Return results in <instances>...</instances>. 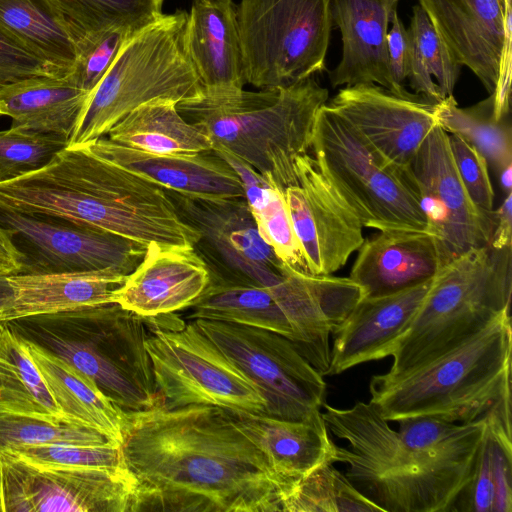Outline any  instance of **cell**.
<instances>
[{"instance_id": "1", "label": "cell", "mask_w": 512, "mask_h": 512, "mask_svg": "<svg viewBox=\"0 0 512 512\" xmlns=\"http://www.w3.org/2000/svg\"><path fill=\"white\" fill-rule=\"evenodd\" d=\"M122 436L130 512L283 511L287 486L226 409L125 412Z\"/></svg>"}, {"instance_id": "2", "label": "cell", "mask_w": 512, "mask_h": 512, "mask_svg": "<svg viewBox=\"0 0 512 512\" xmlns=\"http://www.w3.org/2000/svg\"><path fill=\"white\" fill-rule=\"evenodd\" d=\"M322 416L345 440V476L384 512H451L469 482L482 439L484 416L467 423L430 416L398 420L392 429L370 403L339 409L324 403Z\"/></svg>"}, {"instance_id": "3", "label": "cell", "mask_w": 512, "mask_h": 512, "mask_svg": "<svg viewBox=\"0 0 512 512\" xmlns=\"http://www.w3.org/2000/svg\"><path fill=\"white\" fill-rule=\"evenodd\" d=\"M0 209L63 218L146 246L190 249L200 238L163 187L84 146H67L42 168L0 182Z\"/></svg>"}, {"instance_id": "4", "label": "cell", "mask_w": 512, "mask_h": 512, "mask_svg": "<svg viewBox=\"0 0 512 512\" xmlns=\"http://www.w3.org/2000/svg\"><path fill=\"white\" fill-rule=\"evenodd\" d=\"M329 91L313 77L286 87L205 93L177 103L213 148H222L285 190L296 182V159L309 153L319 109Z\"/></svg>"}, {"instance_id": "5", "label": "cell", "mask_w": 512, "mask_h": 512, "mask_svg": "<svg viewBox=\"0 0 512 512\" xmlns=\"http://www.w3.org/2000/svg\"><path fill=\"white\" fill-rule=\"evenodd\" d=\"M512 326L504 312L454 349L392 380L374 375L370 403L387 421L430 416L467 423L512 392Z\"/></svg>"}, {"instance_id": "6", "label": "cell", "mask_w": 512, "mask_h": 512, "mask_svg": "<svg viewBox=\"0 0 512 512\" xmlns=\"http://www.w3.org/2000/svg\"><path fill=\"white\" fill-rule=\"evenodd\" d=\"M512 246L477 247L442 265L415 317L395 345L392 380L467 341L504 312H510Z\"/></svg>"}, {"instance_id": "7", "label": "cell", "mask_w": 512, "mask_h": 512, "mask_svg": "<svg viewBox=\"0 0 512 512\" xmlns=\"http://www.w3.org/2000/svg\"><path fill=\"white\" fill-rule=\"evenodd\" d=\"M187 12L161 14L134 31L91 92L68 147L107 135L138 106L158 99L180 102L202 93L185 43Z\"/></svg>"}, {"instance_id": "8", "label": "cell", "mask_w": 512, "mask_h": 512, "mask_svg": "<svg viewBox=\"0 0 512 512\" xmlns=\"http://www.w3.org/2000/svg\"><path fill=\"white\" fill-rule=\"evenodd\" d=\"M310 150L364 227L430 233L411 168L388 159L327 103L317 113Z\"/></svg>"}, {"instance_id": "9", "label": "cell", "mask_w": 512, "mask_h": 512, "mask_svg": "<svg viewBox=\"0 0 512 512\" xmlns=\"http://www.w3.org/2000/svg\"><path fill=\"white\" fill-rule=\"evenodd\" d=\"M146 349L159 406L209 405L266 413L262 395L194 321L173 313L146 317Z\"/></svg>"}, {"instance_id": "10", "label": "cell", "mask_w": 512, "mask_h": 512, "mask_svg": "<svg viewBox=\"0 0 512 512\" xmlns=\"http://www.w3.org/2000/svg\"><path fill=\"white\" fill-rule=\"evenodd\" d=\"M236 16L247 84L286 87L325 69L330 0H240Z\"/></svg>"}, {"instance_id": "11", "label": "cell", "mask_w": 512, "mask_h": 512, "mask_svg": "<svg viewBox=\"0 0 512 512\" xmlns=\"http://www.w3.org/2000/svg\"><path fill=\"white\" fill-rule=\"evenodd\" d=\"M91 337L66 339L48 332L54 354L91 379L124 412L159 406L152 364L146 349L147 323L117 303L95 307Z\"/></svg>"}, {"instance_id": "12", "label": "cell", "mask_w": 512, "mask_h": 512, "mask_svg": "<svg viewBox=\"0 0 512 512\" xmlns=\"http://www.w3.org/2000/svg\"><path fill=\"white\" fill-rule=\"evenodd\" d=\"M192 321L262 395L265 414L291 421H308L322 415L326 383L290 339L247 325Z\"/></svg>"}, {"instance_id": "13", "label": "cell", "mask_w": 512, "mask_h": 512, "mask_svg": "<svg viewBox=\"0 0 512 512\" xmlns=\"http://www.w3.org/2000/svg\"><path fill=\"white\" fill-rule=\"evenodd\" d=\"M179 216L198 230L195 251L211 277L265 288L291 270L259 234L245 197L206 199L165 189Z\"/></svg>"}, {"instance_id": "14", "label": "cell", "mask_w": 512, "mask_h": 512, "mask_svg": "<svg viewBox=\"0 0 512 512\" xmlns=\"http://www.w3.org/2000/svg\"><path fill=\"white\" fill-rule=\"evenodd\" d=\"M0 226L24 254V274L113 269L129 275L147 250L130 238L48 215L0 209Z\"/></svg>"}, {"instance_id": "15", "label": "cell", "mask_w": 512, "mask_h": 512, "mask_svg": "<svg viewBox=\"0 0 512 512\" xmlns=\"http://www.w3.org/2000/svg\"><path fill=\"white\" fill-rule=\"evenodd\" d=\"M127 469L54 468L0 450V511L130 512Z\"/></svg>"}, {"instance_id": "16", "label": "cell", "mask_w": 512, "mask_h": 512, "mask_svg": "<svg viewBox=\"0 0 512 512\" xmlns=\"http://www.w3.org/2000/svg\"><path fill=\"white\" fill-rule=\"evenodd\" d=\"M410 168L441 266L470 249L490 246L494 212L480 209L471 199L453 160L448 133L439 125L426 136Z\"/></svg>"}, {"instance_id": "17", "label": "cell", "mask_w": 512, "mask_h": 512, "mask_svg": "<svg viewBox=\"0 0 512 512\" xmlns=\"http://www.w3.org/2000/svg\"><path fill=\"white\" fill-rule=\"evenodd\" d=\"M296 182L284 190L287 211L309 273L332 275L364 241L363 224L309 153L296 159Z\"/></svg>"}, {"instance_id": "18", "label": "cell", "mask_w": 512, "mask_h": 512, "mask_svg": "<svg viewBox=\"0 0 512 512\" xmlns=\"http://www.w3.org/2000/svg\"><path fill=\"white\" fill-rule=\"evenodd\" d=\"M327 104L388 159L410 168L422 142L438 125L436 103L399 96L375 84L341 88Z\"/></svg>"}, {"instance_id": "19", "label": "cell", "mask_w": 512, "mask_h": 512, "mask_svg": "<svg viewBox=\"0 0 512 512\" xmlns=\"http://www.w3.org/2000/svg\"><path fill=\"white\" fill-rule=\"evenodd\" d=\"M418 1L456 61L492 94L512 31L511 0Z\"/></svg>"}, {"instance_id": "20", "label": "cell", "mask_w": 512, "mask_h": 512, "mask_svg": "<svg viewBox=\"0 0 512 512\" xmlns=\"http://www.w3.org/2000/svg\"><path fill=\"white\" fill-rule=\"evenodd\" d=\"M432 278L393 293L362 298L332 336L328 376L390 356L409 329Z\"/></svg>"}, {"instance_id": "21", "label": "cell", "mask_w": 512, "mask_h": 512, "mask_svg": "<svg viewBox=\"0 0 512 512\" xmlns=\"http://www.w3.org/2000/svg\"><path fill=\"white\" fill-rule=\"evenodd\" d=\"M399 0H330L332 23L341 34L342 54L329 72L331 86L375 84L399 96H413L393 81L386 37Z\"/></svg>"}, {"instance_id": "22", "label": "cell", "mask_w": 512, "mask_h": 512, "mask_svg": "<svg viewBox=\"0 0 512 512\" xmlns=\"http://www.w3.org/2000/svg\"><path fill=\"white\" fill-rule=\"evenodd\" d=\"M210 279L205 261L194 248L147 246L137 268L117 291L115 303L142 317L187 308Z\"/></svg>"}, {"instance_id": "23", "label": "cell", "mask_w": 512, "mask_h": 512, "mask_svg": "<svg viewBox=\"0 0 512 512\" xmlns=\"http://www.w3.org/2000/svg\"><path fill=\"white\" fill-rule=\"evenodd\" d=\"M84 147L167 190L206 199L245 197L237 174L213 151L157 154L122 146L105 136Z\"/></svg>"}, {"instance_id": "24", "label": "cell", "mask_w": 512, "mask_h": 512, "mask_svg": "<svg viewBox=\"0 0 512 512\" xmlns=\"http://www.w3.org/2000/svg\"><path fill=\"white\" fill-rule=\"evenodd\" d=\"M226 410L241 432L264 453L287 491L315 467L343 461V448L332 440L322 415L291 421L265 413Z\"/></svg>"}, {"instance_id": "25", "label": "cell", "mask_w": 512, "mask_h": 512, "mask_svg": "<svg viewBox=\"0 0 512 512\" xmlns=\"http://www.w3.org/2000/svg\"><path fill=\"white\" fill-rule=\"evenodd\" d=\"M185 43L203 92H232L247 84L232 0H193L187 13Z\"/></svg>"}, {"instance_id": "26", "label": "cell", "mask_w": 512, "mask_h": 512, "mask_svg": "<svg viewBox=\"0 0 512 512\" xmlns=\"http://www.w3.org/2000/svg\"><path fill=\"white\" fill-rule=\"evenodd\" d=\"M357 251L349 278L363 288L365 297L425 282L441 266L435 237L426 232L380 230Z\"/></svg>"}, {"instance_id": "27", "label": "cell", "mask_w": 512, "mask_h": 512, "mask_svg": "<svg viewBox=\"0 0 512 512\" xmlns=\"http://www.w3.org/2000/svg\"><path fill=\"white\" fill-rule=\"evenodd\" d=\"M128 275L113 269L7 276L11 298L0 321L51 315L115 303Z\"/></svg>"}, {"instance_id": "28", "label": "cell", "mask_w": 512, "mask_h": 512, "mask_svg": "<svg viewBox=\"0 0 512 512\" xmlns=\"http://www.w3.org/2000/svg\"><path fill=\"white\" fill-rule=\"evenodd\" d=\"M511 399L505 394L484 415L472 476L451 512H512Z\"/></svg>"}, {"instance_id": "29", "label": "cell", "mask_w": 512, "mask_h": 512, "mask_svg": "<svg viewBox=\"0 0 512 512\" xmlns=\"http://www.w3.org/2000/svg\"><path fill=\"white\" fill-rule=\"evenodd\" d=\"M90 93L69 75L24 79L0 89V116L11 127L70 138Z\"/></svg>"}, {"instance_id": "30", "label": "cell", "mask_w": 512, "mask_h": 512, "mask_svg": "<svg viewBox=\"0 0 512 512\" xmlns=\"http://www.w3.org/2000/svg\"><path fill=\"white\" fill-rule=\"evenodd\" d=\"M30 355L60 409L75 424L97 430L121 446L125 412L87 376L51 350L24 338Z\"/></svg>"}, {"instance_id": "31", "label": "cell", "mask_w": 512, "mask_h": 512, "mask_svg": "<svg viewBox=\"0 0 512 512\" xmlns=\"http://www.w3.org/2000/svg\"><path fill=\"white\" fill-rule=\"evenodd\" d=\"M107 138L122 146L157 154H194L212 151V141L167 99L144 103L120 119Z\"/></svg>"}, {"instance_id": "32", "label": "cell", "mask_w": 512, "mask_h": 512, "mask_svg": "<svg viewBox=\"0 0 512 512\" xmlns=\"http://www.w3.org/2000/svg\"><path fill=\"white\" fill-rule=\"evenodd\" d=\"M0 413L77 425L53 399L24 338L5 326L0 334Z\"/></svg>"}, {"instance_id": "33", "label": "cell", "mask_w": 512, "mask_h": 512, "mask_svg": "<svg viewBox=\"0 0 512 512\" xmlns=\"http://www.w3.org/2000/svg\"><path fill=\"white\" fill-rule=\"evenodd\" d=\"M189 319L247 325L294 340L293 328L272 292L265 287L210 276L202 293L188 306Z\"/></svg>"}, {"instance_id": "34", "label": "cell", "mask_w": 512, "mask_h": 512, "mask_svg": "<svg viewBox=\"0 0 512 512\" xmlns=\"http://www.w3.org/2000/svg\"><path fill=\"white\" fill-rule=\"evenodd\" d=\"M0 31L65 75L75 60V44L45 0H0Z\"/></svg>"}, {"instance_id": "35", "label": "cell", "mask_w": 512, "mask_h": 512, "mask_svg": "<svg viewBox=\"0 0 512 512\" xmlns=\"http://www.w3.org/2000/svg\"><path fill=\"white\" fill-rule=\"evenodd\" d=\"M407 34V79L415 94L433 103L453 95L461 65L420 5L413 7Z\"/></svg>"}, {"instance_id": "36", "label": "cell", "mask_w": 512, "mask_h": 512, "mask_svg": "<svg viewBox=\"0 0 512 512\" xmlns=\"http://www.w3.org/2000/svg\"><path fill=\"white\" fill-rule=\"evenodd\" d=\"M74 44L112 27L137 30L163 14L164 0H45Z\"/></svg>"}, {"instance_id": "37", "label": "cell", "mask_w": 512, "mask_h": 512, "mask_svg": "<svg viewBox=\"0 0 512 512\" xmlns=\"http://www.w3.org/2000/svg\"><path fill=\"white\" fill-rule=\"evenodd\" d=\"M492 95L474 106L461 108L454 96L436 103L438 125L474 145L494 169L500 172L512 163V133L508 118L494 121Z\"/></svg>"}, {"instance_id": "38", "label": "cell", "mask_w": 512, "mask_h": 512, "mask_svg": "<svg viewBox=\"0 0 512 512\" xmlns=\"http://www.w3.org/2000/svg\"><path fill=\"white\" fill-rule=\"evenodd\" d=\"M381 511L363 496L333 463H323L297 479L288 489L283 512Z\"/></svg>"}, {"instance_id": "39", "label": "cell", "mask_w": 512, "mask_h": 512, "mask_svg": "<svg viewBox=\"0 0 512 512\" xmlns=\"http://www.w3.org/2000/svg\"><path fill=\"white\" fill-rule=\"evenodd\" d=\"M51 443L116 445L103 434L89 427L0 413V450L19 445Z\"/></svg>"}, {"instance_id": "40", "label": "cell", "mask_w": 512, "mask_h": 512, "mask_svg": "<svg viewBox=\"0 0 512 512\" xmlns=\"http://www.w3.org/2000/svg\"><path fill=\"white\" fill-rule=\"evenodd\" d=\"M68 146V138L16 127L0 131V182L45 166Z\"/></svg>"}, {"instance_id": "41", "label": "cell", "mask_w": 512, "mask_h": 512, "mask_svg": "<svg viewBox=\"0 0 512 512\" xmlns=\"http://www.w3.org/2000/svg\"><path fill=\"white\" fill-rule=\"evenodd\" d=\"M4 451L43 467L127 469L122 448L116 445L51 443L19 445Z\"/></svg>"}, {"instance_id": "42", "label": "cell", "mask_w": 512, "mask_h": 512, "mask_svg": "<svg viewBox=\"0 0 512 512\" xmlns=\"http://www.w3.org/2000/svg\"><path fill=\"white\" fill-rule=\"evenodd\" d=\"M134 31L127 27H112L79 39L75 43V60L68 74L72 81L91 94Z\"/></svg>"}, {"instance_id": "43", "label": "cell", "mask_w": 512, "mask_h": 512, "mask_svg": "<svg viewBox=\"0 0 512 512\" xmlns=\"http://www.w3.org/2000/svg\"><path fill=\"white\" fill-rule=\"evenodd\" d=\"M259 234L292 270L310 274L287 211L284 190L277 188L267 203L252 212Z\"/></svg>"}, {"instance_id": "44", "label": "cell", "mask_w": 512, "mask_h": 512, "mask_svg": "<svg viewBox=\"0 0 512 512\" xmlns=\"http://www.w3.org/2000/svg\"><path fill=\"white\" fill-rule=\"evenodd\" d=\"M448 137L453 160L471 199L480 209L493 211L494 190L487 159L462 137L449 133Z\"/></svg>"}, {"instance_id": "45", "label": "cell", "mask_w": 512, "mask_h": 512, "mask_svg": "<svg viewBox=\"0 0 512 512\" xmlns=\"http://www.w3.org/2000/svg\"><path fill=\"white\" fill-rule=\"evenodd\" d=\"M66 76L0 31V89L33 77Z\"/></svg>"}, {"instance_id": "46", "label": "cell", "mask_w": 512, "mask_h": 512, "mask_svg": "<svg viewBox=\"0 0 512 512\" xmlns=\"http://www.w3.org/2000/svg\"><path fill=\"white\" fill-rule=\"evenodd\" d=\"M391 28L387 32V56L391 77L401 89L407 79L409 41L407 29L400 19L397 10L393 13Z\"/></svg>"}, {"instance_id": "47", "label": "cell", "mask_w": 512, "mask_h": 512, "mask_svg": "<svg viewBox=\"0 0 512 512\" xmlns=\"http://www.w3.org/2000/svg\"><path fill=\"white\" fill-rule=\"evenodd\" d=\"M494 212V229L490 246L502 249L512 246V192L507 193Z\"/></svg>"}, {"instance_id": "48", "label": "cell", "mask_w": 512, "mask_h": 512, "mask_svg": "<svg viewBox=\"0 0 512 512\" xmlns=\"http://www.w3.org/2000/svg\"><path fill=\"white\" fill-rule=\"evenodd\" d=\"M25 256L15 244L11 232L0 226V276L21 272Z\"/></svg>"}, {"instance_id": "49", "label": "cell", "mask_w": 512, "mask_h": 512, "mask_svg": "<svg viewBox=\"0 0 512 512\" xmlns=\"http://www.w3.org/2000/svg\"><path fill=\"white\" fill-rule=\"evenodd\" d=\"M499 173L501 187L506 195L512 192V163L504 167Z\"/></svg>"}, {"instance_id": "50", "label": "cell", "mask_w": 512, "mask_h": 512, "mask_svg": "<svg viewBox=\"0 0 512 512\" xmlns=\"http://www.w3.org/2000/svg\"><path fill=\"white\" fill-rule=\"evenodd\" d=\"M11 298V289L7 276H0V312L6 307Z\"/></svg>"}, {"instance_id": "51", "label": "cell", "mask_w": 512, "mask_h": 512, "mask_svg": "<svg viewBox=\"0 0 512 512\" xmlns=\"http://www.w3.org/2000/svg\"><path fill=\"white\" fill-rule=\"evenodd\" d=\"M3 328H4L3 322L0 321V334H1L2 330H3Z\"/></svg>"}]
</instances>
